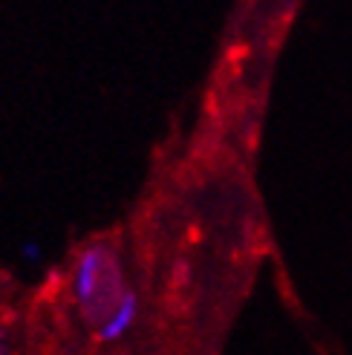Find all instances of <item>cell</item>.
I'll list each match as a JSON object with an SVG mask.
<instances>
[{"mask_svg": "<svg viewBox=\"0 0 352 355\" xmlns=\"http://www.w3.org/2000/svg\"><path fill=\"white\" fill-rule=\"evenodd\" d=\"M104 263H110V254L104 245H90L78 257L76 277H73V297L78 306H96V295L101 286V272Z\"/></svg>", "mask_w": 352, "mask_h": 355, "instance_id": "obj_1", "label": "cell"}, {"mask_svg": "<svg viewBox=\"0 0 352 355\" xmlns=\"http://www.w3.org/2000/svg\"><path fill=\"white\" fill-rule=\"evenodd\" d=\"M136 312H139V297H136V292L125 289V295H121V300L116 304V309L110 312L107 324L101 327L98 338H101V341H116V338H121V335L130 329V324L136 321Z\"/></svg>", "mask_w": 352, "mask_h": 355, "instance_id": "obj_2", "label": "cell"}, {"mask_svg": "<svg viewBox=\"0 0 352 355\" xmlns=\"http://www.w3.org/2000/svg\"><path fill=\"white\" fill-rule=\"evenodd\" d=\"M24 254H26V257H32V260H38V257H41L38 245H32V243H29V245H24Z\"/></svg>", "mask_w": 352, "mask_h": 355, "instance_id": "obj_3", "label": "cell"}]
</instances>
